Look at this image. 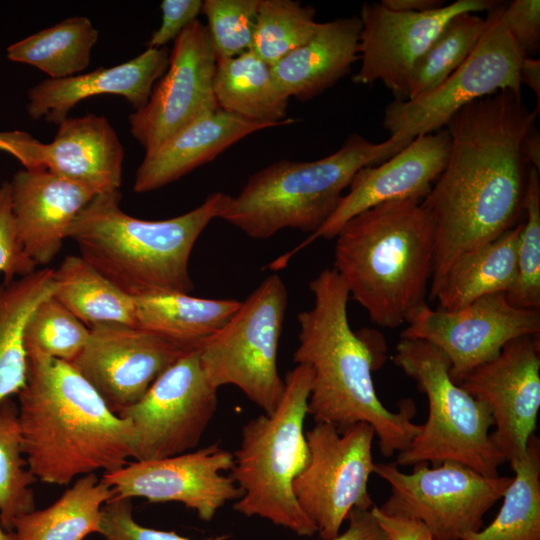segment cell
Wrapping results in <instances>:
<instances>
[{"instance_id": "6da1fadb", "label": "cell", "mask_w": 540, "mask_h": 540, "mask_svg": "<svg viewBox=\"0 0 540 540\" xmlns=\"http://www.w3.org/2000/svg\"><path fill=\"white\" fill-rule=\"evenodd\" d=\"M537 116L522 94L505 89L472 101L447 121L448 160L421 201L434 224L430 291L460 256L519 223L529 167L521 143Z\"/></svg>"}, {"instance_id": "7a4b0ae2", "label": "cell", "mask_w": 540, "mask_h": 540, "mask_svg": "<svg viewBox=\"0 0 540 540\" xmlns=\"http://www.w3.org/2000/svg\"><path fill=\"white\" fill-rule=\"evenodd\" d=\"M17 396L22 451L36 480L66 485L134 459L132 423L114 413L72 363L27 357Z\"/></svg>"}, {"instance_id": "3957f363", "label": "cell", "mask_w": 540, "mask_h": 540, "mask_svg": "<svg viewBox=\"0 0 540 540\" xmlns=\"http://www.w3.org/2000/svg\"><path fill=\"white\" fill-rule=\"evenodd\" d=\"M309 288L314 304L297 315L299 345L293 355L296 364L313 371L308 414L338 430L370 424L386 457L405 450L421 428L412 422L415 406L406 399L392 412L379 400L371 375L378 365L364 335L350 327L345 283L334 268H325Z\"/></svg>"}, {"instance_id": "277c9868", "label": "cell", "mask_w": 540, "mask_h": 540, "mask_svg": "<svg viewBox=\"0 0 540 540\" xmlns=\"http://www.w3.org/2000/svg\"><path fill=\"white\" fill-rule=\"evenodd\" d=\"M333 268L380 327L396 328L425 304L434 267V224L419 199L385 202L335 236Z\"/></svg>"}, {"instance_id": "5b68a950", "label": "cell", "mask_w": 540, "mask_h": 540, "mask_svg": "<svg viewBox=\"0 0 540 540\" xmlns=\"http://www.w3.org/2000/svg\"><path fill=\"white\" fill-rule=\"evenodd\" d=\"M230 195L215 192L182 215L143 220L120 208L119 190L95 195L71 224L67 238L80 256L127 294L190 293L192 249Z\"/></svg>"}, {"instance_id": "8992f818", "label": "cell", "mask_w": 540, "mask_h": 540, "mask_svg": "<svg viewBox=\"0 0 540 540\" xmlns=\"http://www.w3.org/2000/svg\"><path fill=\"white\" fill-rule=\"evenodd\" d=\"M412 140L390 136L374 143L353 133L334 153L309 162L281 160L253 173L219 218L254 239L285 228L312 234L337 208L358 170L389 159Z\"/></svg>"}, {"instance_id": "52a82bcc", "label": "cell", "mask_w": 540, "mask_h": 540, "mask_svg": "<svg viewBox=\"0 0 540 540\" xmlns=\"http://www.w3.org/2000/svg\"><path fill=\"white\" fill-rule=\"evenodd\" d=\"M312 378L311 367L303 363L286 374L275 411L262 413L243 426L231 469L232 479L243 492L233 505L236 512L259 516L305 537L317 529L299 506L293 482L310 458L304 421Z\"/></svg>"}, {"instance_id": "ba28073f", "label": "cell", "mask_w": 540, "mask_h": 540, "mask_svg": "<svg viewBox=\"0 0 540 540\" xmlns=\"http://www.w3.org/2000/svg\"><path fill=\"white\" fill-rule=\"evenodd\" d=\"M393 362L415 380L427 396L428 418L409 446L398 452V466L454 461L476 472L497 477L505 459L490 441L493 418L488 407L456 384L450 362L433 344L401 339Z\"/></svg>"}, {"instance_id": "9c48e42d", "label": "cell", "mask_w": 540, "mask_h": 540, "mask_svg": "<svg viewBox=\"0 0 540 540\" xmlns=\"http://www.w3.org/2000/svg\"><path fill=\"white\" fill-rule=\"evenodd\" d=\"M287 305L283 280L269 275L227 325L197 349L212 386L238 387L266 414L275 411L285 390L277 357Z\"/></svg>"}, {"instance_id": "30bf717a", "label": "cell", "mask_w": 540, "mask_h": 540, "mask_svg": "<svg viewBox=\"0 0 540 540\" xmlns=\"http://www.w3.org/2000/svg\"><path fill=\"white\" fill-rule=\"evenodd\" d=\"M374 473L390 486L379 507L386 515L421 521L433 540H462L479 531L486 512L501 499L512 477H488L454 461L400 471L395 462L378 463Z\"/></svg>"}, {"instance_id": "8fae6325", "label": "cell", "mask_w": 540, "mask_h": 540, "mask_svg": "<svg viewBox=\"0 0 540 540\" xmlns=\"http://www.w3.org/2000/svg\"><path fill=\"white\" fill-rule=\"evenodd\" d=\"M502 2L487 12L486 28L467 59L443 82L407 100H393L384 110L390 136L415 139L445 127L450 117L474 100L510 89L522 94L523 58L502 18Z\"/></svg>"}, {"instance_id": "7c38bea8", "label": "cell", "mask_w": 540, "mask_h": 540, "mask_svg": "<svg viewBox=\"0 0 540 540\" xmlns=\"http://www.w3.org/2000/svg\"><path fill=\"white\" fill-rule=\"evenodd\" d=\"M309 462L293 482L295 498L321 540L340 534L354 508L370 510L368 481L374 472L373 427L358 422L343 430L316 422L305 432Z\"/></svg>"}, {"instance_id": "4fadbf2b", "label": "cell", "mask_w": 540, "mask_h": 540, "mask_svg": "<svg viewBox=\"0 0 540 540\" xmlns=\"http://www.w3.org/2000/svg\"><path fill=\"white\" fill-rule=\"evenodd\" d=\"M197 350L181 356L134 405L122 410L135 432V461L156 460L193 451L218 405Z\"/></svg>"}, {"instance_id": "5bb4252c", "label": "cell", "mask_w": 540, "mask_h": 540, "mask_svg": "<svg viewBox=\"0 0 540 540\" xmlns=\"http://www.w3.org/2000/svg\"><path fill=\"white\" fill-rule=\"evenodd\" d=\"M401 339L429 342L450 362V378L458 384L476 367L494 359L511 340L539 335L540 310L512 305L505 293L476 299L453 311L426 303L408 318Z\"/></svg>"}, {"instance_id": "9a60e30c", "label": "cell", "mask_w": 540, "mask_h": 540, "mask_svg": "<svg viewBox=\"0 0 540 540\" xmlns=\"http://www.w3.org/2000/svg\"><path fill=\"white\" fill-rule=\"evenodd\" d=\"M498 3L494 0H457L420 13L393 11L381 2L364 3L359 16L361 66L352 81L363 85L380 81L396 100H407L415 63L446 24L456 15L488 12Z\"/></svg>"}, {"instance_id": "2e32d148", "label": "cell", "mask_w": 540, "mask_h": 540, "mask_svg": "<svg viewBox=\"0 0 540 540\" xmlns=\"http://www.w3.org/2000/svg\"><path fill=\"white\" fill-rule=\"evenodd\" d=\"M216 63L208 30L196 19L174 40L167 70L146 105L129 115L130 132L145 153L219 109L213 88Z\"/></svg>"}, {"instance_id": "e0dca14e", "label": "cell", "mask_w": 540, "mask_h": 540, "mask_svg": "<svg viewBox=\"0 0 540 540\" xmlns=\"http://www.w3.org/2000/svg\"><path fill=\"white\" fill-rule=\"evenodd\" d=\"M458 385L488 407L495 426L490 441L505 461L523 458L540 409L539 335L509 341Z\"/></svg>"}, {"instance_id": "ac0fdd59", "label": "cell", "mask_w": 540, "mask_h": 540, "mask_svg": "<svg viewBox=\"0 0 540 540\" xmlns=\"http://www.w3.org/2000/svg\"><path fill=\"white\" fill-rule=\"evenodd\" d=\"M233 453L219 444L180 455L129 462L102 479L118 498H144L150 503L178 502L210 521L220 508L243 495L231 476Z\"/></svg>"}, {"instance_id": "d6986e66", "label": "cell", "mask_w": 540, "mask_h": 540, "mask_svg": "<svg viewBox=\"0 0 540 540\" xmlns=\"http://www.w3.org/2000/svg\"><path fill=\"white\" fill-rule=\"evenodd\" d=\"M188 350L146 330L119 323L90 328L71 362L116 414L137 403Z\"/></svg>"}, {"instance_id": "ffe728a7", "label": "cell", "mask_w": 540, "mask_h": 540, "mask_svg": "<svg viewBox=\"0 0 540 540\" xmlns=\"http://www.w3.org/2000/svg\"><path fill=\"white\" fill-rule=\"evenodd\" d=\"M450 144L449 132L444 127L416 137L384 162L358 170L348 186V193L325 223L273 266H285L294 253L318 238H335L347 221L371 207L404 199L422 201L446 166Z\"/></svg>"}, {"instance_id": "44dd1931", "label": "cell", "mask_w": 540, "mask_h": 540, "mask_svg": "<svg viewBox=\"0 0 540 540\" xmlns=\"http://www.w3.org/2000/svg\"><path fill=\"white\" fill-rule=\"evenodd\" d=\"M9 183L19 240L37 266L47 265L96 193L45 169L18 170Z\"/></svg>"}, {"instance_id": "7402d4cb", "label": "cell", "mask_w": 540, "mask_h": 540, "mask_svg": "<svg viewBox=\"0 0 540 540\" xmlns=\"http://www.w3.org/2000/svg\"><path fill=\"white\" fill-rule=\"evenodd\" d=\"M124 147L109 120L88 113L67 117L51 143L35 139L29 166L45 169L101 194L119 190Z\"/></svg>"}, {"instance_id": "603a6c76", "label": "cell", "mask_w": 540, "mask_h": 540, "mask_svg": "<svg viewBox=\"0 0 540 540\" xmlns=\"http://www.w3.org/2000/svg\"><path fill=\"white\" fill-rule=\"evenodd\" d=\"M170 52L147 48L124 63L62 79L47 78L28 90L26 111L33 120L59 125L79 102L97 95H118L134 110L143 108L166 72Z\"/></svg>"}, {"instance_id": "cb8c5ba5", "label": "cell", "mask_w": 540, "mask_h": 540, "mask_svg": "<svg viewBox=\"0 0 540 540\" xmlns=\"http://www.w3.org/2000/svg\"><path fill=\"white\" fill-rule=\"evenodd\" d=\"M270 127L219 108L146 152L136 171L133 190L146 193L168 185L212 161L244 137Z\"/></svg>"}, {"instance_id": "d4e9b609", "label": "cell", "mask_w": 540, "mask_h": 540, "mask_svg": "<svg viewBox=\"0 0 540 540\" xmlns=\"http://www.w3.org/2000/svg\"><path fill=\"white\" fill-rule=\"evenodd\" d=\"M360 31L357 16L319 23L305 44L272 66L282 92L306 101L336 84L359 58Z\"/></svg>"}, {"instance_id": "484cf974", "label": "cell", "mask_w": 540, "mask_h": 540, "mask_svg": "<svg viewBox=\"0 0 540 540\" xmlns=\"http://www.w3.org/2000/svg\"><path fill=\"white\" fill-rule=\"evenodd\" d=\"M136 327L185 350H197L233 318L241 306L234 299H210L181 292L134 297Z\"/></svg>"}, {"instance_id": "4316f807", "label": "cell", "mask_w": 540, "mask_h": 540, "mask_svg": "<svg viewBox=\"0 0 540 540\" xmlns=\"http://www.w3.org/2000/svg\"><path fill=\"white\" fill-rule=\"evenodd\" d=\"M523 222L495 240L460 256L430 292L438 309L453 311L478 298L507 293L516 275V251Z\"/></svg>"}, {"instance_id": "83f0119b", "label": "cell", "mask_w": 540, "mask_h": 540, "mask_svg": "<svg viewBox=\"0 0 540 540\" xmlns=\"http://www.w3.org/2000/svg\"><path fill=\"white\" fill-rule=\"evenodd\" d=\"M214 95L220 109L272 127L296 120L287 116L289 97L280 89L272 66L250 49L217 60Z\"/></svg>"}, {"instance_id": "f1b7e54d", "label": "cell", "mask_w": 540, "mask_h": 540, "mask_svg": "<svg viewBox=\"0 0 540 540\" xmlns=\"http://www.w3.org/2000/svg\"><path fill=\"white\" fill-rule=\"evenodd\" d=\"M114 496L95 473L83 475L49 507L18 516L10 540H83L100 532L102 507Z\"/></svg>"}, {"instance_id": "f546056e", "label": "cell", "mask_w": 540, "mask_h": 540, "mask_svg": "<svg viewBox=\"0 0 540 540\" xmlns=\"http://www.w3.org/2000/svg\"><path fill=\"white\" fill-rule=\"evenodd\" d=\"M54 269L0 282V407L17 395L27 378L26 323L35 308L54 292Z\"/></svg>"}, {"instance_id": "4dcf8cb0", "label": "cell", "mask_w": 540, "mask_h": 540, "mask_svg": "<svg viewBox=\"0 0 540 540\" xmlns=\"http://www.w3.org/2000/svg\"><path fill=\"white\" fill-rule=\"evenodd\" d=\"M52 296L87 327L119 323L136 327L135 298L80 255L66 256L54 269Z\"/></svg>"}, {"instance_id": "1f68e13d", "label": "cell", "mask_w": 540, "mask_h": 540, "mask_svg": "<svg viewBox=\"0 0 540 540\" xmlns=\"http://www.w3.org/2000/svg\"><path fill=\"white\" fill-rule=\"evenodd\" d=\"M99 33L85 16L66 18L8 46L10 61L31 65L51 79L76 75L90 63Z\"/></svg>"}, {"instance_id": "d6a6232c", "label": "cell", "mask_w": 540, "mask_h": 540, "mask_svg": "<svg viewBox=\"0 0 540 540\" xmlns=\"http://www.w3.org/2000/svg\"><path fill=\"white\" fill-rule=\"evenodd\" d=\"M495 519L462 540H540V441L532 435Z\"/></svg>"}, {"instance_id": "836d02e7", "label": "cell", "mask_w": 540, "mask_h": 540, "mask_svg": "<svg viewBox=\"0 0 540 540\" xmlns=\"http://www.w3.org/2000/svg\"><path fill=\"white\" fill-rule=\"evenodd\" d=\"M487 25L476 13L453 17L415 63L409 80L408 99L435 88L470 55Z\"/></svg>"}, {"instance_id": "e575fe53", "label": "cell", "mask_w": 540, "mask_h": 540, "mask_svg": "<svg viewBox=\"0 0 540 540\" xmlns=\"http://www.w3.org/2000/svg\"><path fill=\"white\" fill-rule=\"evenodd\" d=\"M315 14L299 1L259 0L250 50L273 66L314 35Z\"/></svg>"}, {"instance_id": "d590c367", "label": "cell", "mask_w": 540, "mask_h": 540, "mask_svg": "<svg viewBox=\"0 0 540 540\" xmlns=\"http://www.w3.org/2000/svg\"><path fill=\"white\" fill-rule=\"evenodd\" d=\"M17 413L11 399L0 407V522L8 533L18 516L35 510L37 480L22 451Z\"/></svg>"}, {"instance_id": "8d00e7d4", "label": "cell", "mask_w": 540, "mask_h": 540, "mask_svg": "<svg viewBox=\"0 0 540 540\" xmlns=\"http://www.w3.org/2000/svg\"><path fill=\"white\" fill-rule=\"evenodd\" d=\"M90 328L52 295L32 312L24 331L27 357L73 362L84 349Z\"/></svg>"}, {"instance_id": "74e56055", "label": "cell", "mask_w": 540, "mask_h": 540, "mask_svg": "<svg viewBox=\"0 0 540 540\" xmlns=\"http://www.w3.org/2000/svg\"><path fill=\"white\" fill-rule=\"evenodd\" d=\"M539 171L528 167L522 224L516 251V275L506 293L514 306L540 310V178Z\"/></svg>"}, {"instance_id": "f35d334b", "label": "cell", "mask_w": 540, "mask_h": 540, "mask_svg": "<svg viewBox=\"0 0 540 540\" xmlns=\"http://www.w3.org/2000/svg\"><path fill=\"white\" fill-rule=\"evenodd\" d=\"M259 0H205L201 13L217 60L250 49Z\"/></svg>"}, {"instance_id": "ab89813d", "label": "cell", "mask_w": 540, "mask_h": 540, "mask_svg": "<svg viewBox=\"0 0 540 540\" xmlns=\"http://www.w3.org/2000/svg\"><path fill=\"white\" fill-rule=\"evenodd\" d=\"M131 499L113 497L102 507L100 534L105 540H193L174 531H162L138 524L132 514ZM217 535L200 540H227Z\"/></svg>"}, {"instance_id": "60d3db41", "label": "cell", "mask_w": 540, "mask_h": 540, "mask_svg": "<svg viewBox=\"0 0 540 540\" xmlns=\"http://www.w3.org/2000/svg\"><path fill=\"white\" fill-rule=\"evenodd\" d=\"M18 237L12 212L10 183L0 184V274L3 281H12L37 270Z\"/></svg>"}, {"instance_id": "b9f144b4", "label": "cell", "mask_w": 540, "mask_h": 540, "mask_svg": "<svg viewBox=\"0 0 540 540\" xmlns=\"http://www.w3.org/2000/svg\"><path fill=\"white\" fill-rule=\"evenodd\" d=\"M501 18L523 57H534L540 50V1L503 4Z\"/></svg>"}, {"instance_id": "7bdbcfd3", "label": "cell", "mask_w": 540, "mask_h": 540, "mask_svg": "<svg viewBox=\"0 0 540 540\" xmlns=\"http://www.w3.org/2000/svg\"><path fill=\"white\" fill-rule=\"evenodd\" d=\"M201 0H163L161 25L147 43V48H162L177 36L201 13Z\"/></svg>"}, {"instance_id": "ee69618b", "label": "cell", "mask_w": 540, "mask_h": 540, "mask_svg": "<svg viewBox=\"0 0 540 540\" xmlns=\"http://www.w3.org/2000/svg\"><path fill=\"white\" fill-rule=\"evenodd\" d=\"M371 511L390 540H433L428 528L419 520L386 515L376 505Z\"/></svg>"}, {"instance_id": "f6af8a7d", "label": "cell", "mask_w": 540, "mask_h": 540, "mask_svg": "<svg viewBox=\"0 0 540 540\" xmlns=\"http://www.w3.org/2000/svg\"><path fill=\"white\" fill-rule=\"evenodd\" d=\"M371 509H352L347 517V529L329 540H390Z\"/></svg>"}, {"instance_id": "bcb514c9", "label": "cell", "mask_w": 540, "mask_h": 540, "mask_svg": "<svg viewBox=\"0 0 540 540\" xmlns=\"http://www.w3.org/2000/svg\"><path fill=\"white\" fill-rule=\"evenodd\" d=\"M34 137L23 131L0 132V151L15 157L24 168L28 165Z\"/></svg>"}, {"instance_id": "7dc6e473", "label": "cell", "mask_w": 540, "mask_h": 540, "mask_svg": "<svg viewBox=\"0 0 540 540\" xmlns=\"http://www.w3.org/2000/svg\"><path fill=\"white\" fill-rule=\"evenodd\" d=\"M520 83L527 85L534 93L537 106L534 111H540V60L534 57H523L519 68Z\"/></svg>"}, {"instance_id": "c3c4849f", "label": "cell", "mask_w": 540, "mask_h": 540, "mask_svg": "<svg viewBox=\"0 0 540 540\" xmlns=\"http://www.w3.org/2000/svg\"><path fill=\"white\" fill-rule=\"evenodd\" d=\"M381 4L393 11L409 13L431 11L445 5L439 0H382Z\"/></svg>"}, {"instance_id": "681fc988", "label": "cell", "mask_w": 540, "mask_h": 540, "mask_svg": "<svg viewBox=\"0 0 540 540\" xmlns=\"http://www.w3.org/2000/svg\"><path fill=\"white\" fill-rule=\"evenodd\" d=\"M521 153L526 163L540 172V134L536 126L524 136Z\"/></svg>"}, {"instance_id": "f907efd6", "label": "cell", "mask_w": 540, "mask_h": 540, "mask_svg": "<svg viewBox=\"0 0 540 540\" xmlns=\"http://www.w3.org/2000/svg\"><path fill=\"white\" fill-rule=\"evenodd\" d=\"M0 540H10L9 533L5 532V530L1 526V522H0Z\"/></svg>"}]
</instances>
